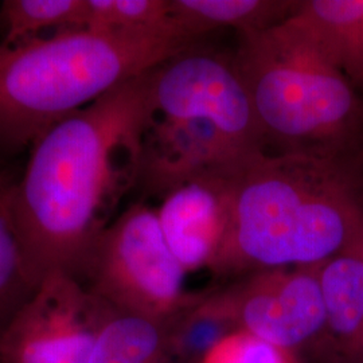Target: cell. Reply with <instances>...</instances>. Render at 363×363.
<instances>
[{
    "label": "cell",
    "mask_w": 363,
    "mask_h": 363,
    "mask_svg": "<svg viewBox=\"0 0 363 363\" xmlns=\"http://www.w3.org/2000/svg\"><path fill=\"white\" fill-rule=\"evenodd\" d=\"M233 174L189 182L156 210L169 249L186 272L210 269L220 255L232 223Z\"/></svg>",
    "instance_id": "30bf717a"
},
{
    "label": "cell",
    "mask_w": 363,
    "mask_h": 363,
    "mask_svg": "<svg viewBox=\"0 0 363 363\" xmlns=\"http://www.w3.org/2000/svg\"><path fill=\"white\" fill-rule=\"evenodd\" d=\"M319 271L320 267H298L252 273L218 292L237 331L328 363Z\"/></svg>",
    "instance_id": "52a82bcc"
},
{
    "label": "cell",
    "mask_w": 363,
    "mask_h": 363,
    "mask_svg": "<svg viewBox=\"0 0 363 363\" xmlns=\"http://www.w3.org/2000/svg\"><path fill=\"white\" fill-rule=\"evenodd\" d=\"M217 276L322 267L363 250V178L352 159L261 154L232 175Z\"/></svg>",
    "instance_id": "7a4b0ae2"
},
{
    "label": "cell",
    "mask_w": 363,
    "mask_h": 363,
    "mask_svg": "<svg viewBox=\"0 0 363 363\" xmlns=\"http://www.w3.org/2000/svg\"><path fill=\"white\" fill-rule=\"evenodd\" d=\"M195 43L177 25L130 34L66 30L0 45V154L33 147L57 123Z\"/></svg>",
    "instance_id": "3957f363"
},
{
    "label": "cell",
    "mask_w": 363,
    "mask_h": 363,
    "mask_svg": "<svg viewBox=\"0 0 363 363\" xmlns=\"http://www.w3.org/2000/svg\"><path fill=\"white\" fill-rule=\"evenodd\" d=\"M100 319L99 298L52 274L0 337V363H88Z\"/></svg>",
    "instance_id": "ba28073f"
},
{
    "label": "cell",
    "mask_w": 363,
    "mask_h": 363,
    "mask_svg": "<svg viewBox=\"0 0 363 363\" xmlns=\"http://www.w3.org/2000/svg\"><path fill=\"white\" fill-rule=\"evenodd\" d=\"M150 88L155 116L206 121L241 155L267 154L233 52L198 42L150 70Z\"/></svg>",
    "instance_id": "8992f818"
},
{
    "label": "cell",
    "mask_w": 363,
    "mask_h": 363,
    "mask_svg": "<svg viewBox=\"0 0 363 363\" xmlns=\"http://www.w3.org/2000/svg\"><path fill=\"white\" fill-rule=\"evenodd\" d=\"M84 7L85 0H6L0 7V45L40 38L45 31L81 30Z\"/></svg>",
    "instance_id": "2e32d148"
},
{
    "label": "cell",
    "mask_w": 363,
    "mask_h": 363,
    "mask_svg": "<svg viewBox=\"0 0 363 363\" xmlns=\"http://www.w3.org/2000/svg\"><path fill=\"white\" fill-rule=\"evenodd\" d=\"M202 363H298V355L247 333L222 339Z\"/></svg>",
    "instance_id": "d6986e66"
},
{
    "label": "cell",
    "mask_w": 363,
    "mask_h": 363,
    "mask_svg": "<svg viewBox=\"0 0 363 363\" xmlns=\"http://www.w3.org/2000/svg\"><path fill=\"white\" fill-rule=\"evenodd\" d=\"M166 323L174 363H202L222 339L237 331L218 291L194 296Z\"/></svg>",
    "instance_id": "9a60e30c"
},
{
    "label": "cell",
    "mask_w": 363,
    "mask_h": 363,
    "mask_svg": "<svg viewBox=\"0 0 363 363\" xmlns=\"http://www.w3.org/2000/svg\"><path fill=\"white\" fill-rule=\"evenodd\" d=\"M0 195H1V193H0Z\"/></svg>",
    "instance_id": "7402d4cb"
},
{
    "label": "cell",
    "mask_w": 363,
    "mask_h": 363,
    "mask_svg": "<svg viewBox=\"0 0 363 363\" xmlns=\"http://www.w3.org/2000/svg\"><path fill=\"white\" fill-rule=\"evenodd\" d=\"M100 304L99 334L88 363H174L166 320Z\"/></svg>",
    "instance_id": "5bb4252c"
},
{
    "label": "cell",
    "mask_w": 363,
    "mask_h": 363,
    "mask_svg": "<svg viewBox=\"0 0 363 363\" xmlns=\"http://www.w3.org/2000/svg\"><path fill=\"white\" fill-rule=\"evenodd\" d=\"M328 363H363V256L347 253L319 271Z\"/></svg>",
    "instance_id": "8fae6325"
},
{
    "label": "cell",
    "mask_w": 363,
    "mask_h": 363,
    "mask_svg": "<svg viewBox=\"0 0 363 363\" xmlns=\"http://www.w3.org/2000/svg\"><path fill=\"white\" fill-rule=\"evenodd\" d=\"M237 69L274 155L354 159L363 143V96L295 16L238 37Z\"/></svg>",
    "instance_id": "277c9868"
},
{
    "label": "cell",
    "mask_w": 363,
    "mask_h": 363,
    "mask_svg": "<svg viewBox=\"0 0 363 363\" xmlns=\"http://www.w3.org/2000/svg\"><path fill=\"white\" fill-rule=\"evenodd\" d=\"M301 0H171L182 31L196 42L230 28L238 37L267 31L294 16Z\"/></svg>",
    "instance_id": "7c38bea8"
},
{
    "label": "cell",
    "mask_w": 363,
    "mask_h": 363,
    "mask_svg": "<svg viewBox=\"0 0 363 363\" xmlns=\"http://www.w3.org/2000/svg\"><path fill=\"white\" fill-rule=\"evenodd\" d=\"M39 286L27 269L7 193L0 195V337Z\"/></svg>",
    "instance_id": "e0dca14e"
},
{
    "label": "cell",
    "mask_w": 363,
    "mask_h": 363,
    "mask_svg": "<svg viewBox=\"0 0 363 363\" xmlns=\"http://www.w3.org/2000/svg\"><path fill=\"white\" fill-rule=\"evenodd\" d=\"M294 16L363 93V0H301Z\"/></svg>",
    "instance_id": "4fadbf2b"
},
{
    "label": "cell",
    "mask_w": 363,
    "mask_h": 363,
    "mask_svg": "<svg viewBox=\"0 0 363 363\" xmlns=\"http://www.w3.org/2000/svg\"><path fill=\"white\" fill-rule=\"evenodd\" d=\"M154 116L147 72L57 123L31 147L23 178L7 198L38 286L52 274L81 283L96 241L138 187Z\"/></svg>",
    "instance_id": "6da1fadb"
},
{
    "label": "cell",
    "mask_w": 363,
    "mask_h": 363,
    "mask_svg": "<svg viewBox=\"0 0 363 363\" xmlns=\"http://www.w3.org/2000/svg\"><path fill=\"white\" fill-rule=\"evenodd\" d=\"M361 255H362V256H363V250H362V253H361Z\"/></svg>",
    "instance_id": "44dd1931"
},
{
    "label": "cell",
    "mask_w": 363,
    "mask_h": 363,
    "mask_svg": "<svg viewBox=\"0 0 363 363\" xmlns=\"http://www.w3.org/2000/svg\"><path fill=\"white\" fill-rule=\"evenodd\" d=\"M250 159L206 121L154 116L144 133L138 187L163 199L189 182L233 174Z\"/></svg>",
    "instance_id": "9c48e42d"
},
{
    "label": "cell",
    "mask_w": 363,
    "mask_h": 363,
    "mask_svg": "<svg viewBox=\"0 0 363 363\" xmlns=\"http://www.w3.org/2000/svg\"><path fill=\"white\" fill-rule=\"evenodd\" d=\"M352 162H354L355 167H357L358 172L361 174V177L363 178V143L362 145H361V148H359V151H358V154L354 156Z\"/></svg>",
    "instance_id": "ffe728a7"
},
{
    "label": "cell",
    "mask_w": 363,
    "mask_h": 363,
    "mask_svg": "<svg viewBox=\"0 0 363 363\" xmlns=\"http://www.w3.org/2000/svg\"><path fill=\"white\" fill-rule=\"evenodd\" d=\"M177 25L171 0H85L81 30L130 34Z\"/></svg>",
    "instance_id": "ac0fdd59"
},
{
    "label": "cell",
    "mask_w": 363,
    "mask_h": 363,
    "mask_svg": "<svg viewBox=\"0 0 363 363\" xmlns=\"http://www.w3.org/2000/svg\"><path fill=\"white\" fill-rule=\"evenodd\" d=\"M186 273L156 210L136 202L99 237L79 284L116 310L166 320L194 298L184 292Z\"/></svg>",
    "instance_id": "5b68a950"
}]
</instances>
